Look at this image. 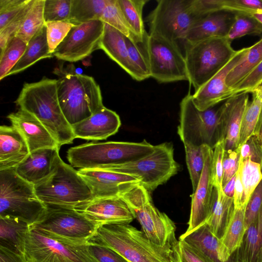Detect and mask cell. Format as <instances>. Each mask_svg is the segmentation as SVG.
<instances>
[{"instance_id":"1","label":"cell","mask_w":262,"mask_h":262,"mask_svg":"<svg viewBox=\"0 0 262 262\" xmlns=\"http://www.w3.org/2000/svg\"><path fill=\"white\" fill-rule=\"evenodd\" d=\"M15 103L37 118L60 147L73 143L75 138L59 103L57 79L43 77L24 83Z\"/></svg>"},{"instance_id":"2","label":"cell","mask_w":262,"mask_h":262,"mask_svg":"<svg viewBox=\"0 0 262 262\" xmlns=\"http://www.w3.org/2000/svg\"><path fill=\"white\" fill-rule=\"evenodd\" d=\"M89 242L114 250L128 262H169L171 252L172 246L155 244L128 223L101 225Z\"/></svg>"},{"instance_id":"3","label":"cell","mask_w":262,"mask_h":262,"mask_svg":"<svg viewBox=\"0 0 262 262\" xmlns=\"http://www.w3.org/2000/svg\"><path fill=\"white\" fill-rule=\"evenodd\" d=\"M57 94L62 113L72 125L104 106L100 88L93 77L57 69Z\"/></svg>"},{"instance_id":"4","label":"cell","mask_w":262,"mask_h":262,"mask_svg":"<svg viewBox=\"0 0 262 262\" xmlns=\"http://www.w3.org/2000/svg\"><path fill=\"white\" fill-rule=\"evenodd\" d=\"M154 148L155 145L145 140L140 142H91L70 148L67 158L73 167L103 169L138 160Z\"/></svg>"},{"instance_id":"5","label":"cell","mask_w":262,"mask_h":262,"mask_svg":"<svg viewBox=\"0 0 262 262\" xmlns=\"http://www.w3.org/2000/svg\"><path fill=\"white\" fill-rule=\"evenodd\" d=\"M34 186L36 195L46 206L74 209L94 198L78 170L60 158L53 171Z\"/></svg>"},{"instance_id":"6","label":"cell","mask_w":262,"mask_h":262,"mask_svg":"<svg viewBox=\"0 0 262 262\" xmlns=\"http://www.w3.org/2000/svg\"><path fill=\"white\" fill-rule=\"evenodd\" d=\"M47 209L36 195L34 185L19 177L14 168L0 170V217L17 219L31 227Z\"/></svg>"},{"instance_id":"7","label":"cell","mask_w":262,"mask_h":262,"mask_svg":"<svg viewBox=\"0 0 262 262\" xmlns=\"http://www.w3.org/2000/svg\"><path fill=\"white\" fill-rule=\"evenodd\" d=\"M184 54L188 81L196 91L216 74L235 54L225 37L185 44Z\"/></svg>"},{"instance_id":"8","label":"cell","mask_w":262,"mask_h":262,"mask_svg":"<svg viewBox=\"0 0 262 262\" xmlns=\"http://www.w3.org/2000/svg\"><path fill=\"white\" fill-rule=\"evenodd\" d=\"M119 196L127 204L143 232L153 243L162 246H172L177 241L174 223L155 207L149 192L142 185L137 184Z\"/></svg>"},{"instance_id":"9","label":"cell","mask_w":262,"mask_h":262,"mask_svg":"<svg viewBox=\"0 0 262 262\" xmlns=\"http://www.w3.org/2000/svg\"><path fill=\"white\" fill-rule=\"evenodd\" d=\"M173 151L171 143L164 142L155 145L151 152L138 160L102 169L130 175L148 192L152 191L178 172L179 166Z\"/></svg>"},{"instance_id":"10","label":"cell","mask_w":262,"mask_h":262,"mask_svg":"<svg viewBox=\"0 0 262 262\" xmlns=\"http://www.w3.org/2000/svg\"><path fill=\"white\" fill-rule=\"evenodd\" d=\"M157 2L147 16L149 34L169 40L184 41L191 26L203 16L198 10L195 0H159Z\"/></svg>"},{"instance_id":"11","label":"cell","mask_w":262,"mask_h":262,"mask_svg":"<svg viewBox=\"0 0 262 262\" xmlns=\"http://www.w3.org/2000/svg\"><path fill=\"white\" fill-rule=\"evenodd\" d=\"M86 243H72L49 235L30 227L25 255L28 262H97Z\"/></svg>"},{"instance_id":"12","label":"cell","mask_w":262,"mask_h":262,"mask_svg":"<svg viewBox=\"0 0 262 262\" xmlns=\"http://www.w3.org/2000/svg\"><path fill=\"white\" fill-rule=\"evenodd\" d=\"M142 44L150 77L161 83L188 81L185 56L177 42L147 33Z\"/></svg>"},{"instance_id":"13","label":"cell","mask_w":262,"mask_h":262,"mask_svg":"<svg viewBox=\"0 0 262 262\" xmlns=\"http://www.w3.org/2000/svg\"><path fill=\"white\" fill-rule=\"evenodd\" d=\"M180 106L178 134L183 144L206 145L213 149L217 142L219 107L201 111L195 105L189 93L182 100Z\"/></svg>"},{"instance_id":"14","label":"cell","mask_w":262,"mask_h":262,"mask_svg":"<svg viewBox=\"0 0 262 262\" xmlns=\"http://www.w3.org/2000/svg\"><path fill=\"white\" fill-rule=\"evenodd\" d=\"M47 207L43 216L31 227L54 237L72 243H86L99 227L73 208Z\"/></svg>"},{"instance_id":"15","label":"cell","mask_w":262,"mask_h":262,"mask_svg":"<svg viewBox=\"0 0 262 262\" xmlns=\"http://www.w3.org/2000/svg\"><path fill=\"white\" fill-rule=\"evenodd\" d=\"M104 23L100 20L74 25L53 52L57 59L71 62L82 60L99 49Z\"/></svg>"},{"instance_id":"16","label":"cell","mask_w":262,"mask_h":262,"mask_svg":"<svg viewBox=\"0 0 262 262\" xmlns=\"http://www.w3.org/2000/svg\"><path fill=\"white\" fill-rule=\"evenodd\" d=\"M248 48L237 50L235 54L216 74L192 95L196 107L204 111L233 96L232 90L226 84L229 73L243 60Z\"/></svg>"},{"instance_id":"17","label":"cell","mask_w":262,"mask_h":262,"mask_svg":"<svg viewBox=\"0 0 262 262\" xmlns=\"http://www.w3.org/2000/svg\"><path fill=\"white\" fill-rule=\"evenodd\" d=\"M212 155L213 149L209 147L200 180L191 196L188 227L183 234H188L205 224L211 214L214 202V186L211 172Z\"/></svg>"},{"instance_id":"18","label":"cell","mask_w":262,"mask_h":262,"mask_svg":"<svg viewBox=\"0 0 262 262\" xmlns=\"http://www.w3.org/2000/svg\"><path fill=\"white\" fill-rule=\"evenodd\" d=\"M74 209L99 226L111 223L129 224L135 219L120 196L93 198L75 206Z\"/></svg>"},{"instance_id":"19","label":"cell","mask_w":262,"mask_h":262,"mask_svg":"<svg viewBox=\"0 0 262 262\" xmlns=\"http://www.w3.org/2000/svg\"><path fill=\"white\" fill-rule=\"evenodd\" d=\"M248 103L249 95L243 93L228 99L219 107L217 142H224L225 150H233L238 147L242 119Z\"/></svg>"},{"instance_id":"20","label":"cell","mask_w":262,"mask_h":262,"mask_svg":"<svg viewBox=\"0 0 262 262\" xmlns=\"http://www.w3.org/2000/svg\"><path fill=\"white\" fill-rule=\"evenodd\" d=\"M78 172L89 186L94 198L119 196L140 184L130 175L102 169H79Z\"/></svg>"},{"instance_id":"21","label":"cell","mask_w":262,"mask_h":262,"mask_svg":"<svg viewBox=\"0 0 262 262\" xmlns=\"http://www.w3.org/2000/svg\"><path fill=\"white\" fill-rule=\"evenodd\" d=\"M121 125L119 115L104 106L90 117L72 126L75 138L97 141L116 134Z\"/></svg>"},{"instance_id":"22","label":"cell","mask_w":262,"mask_h":262,"mask_svg":"<svg viewBox=\"0 0 262 262\" xmlns=\"http://www.w3.org/2000/svg\"><path fill=\"white\" fill-rule=\"evenodd\" d=\"M7 117L25 138L30 152L42 148L60 147L43 124L31 113L19 108Z\"/></svg>"},{"instance_id":"23","label":"cell","mask_w":262,"mask_h":262,"mask_svg":"<svg viewBox=\"0 0 262 262\" xmlns=\"http://www.w3.org/2000/svg\"><path fill=\"white\" fill-rule=\"evenodd\" d=\"M235 13L221 10L206 14L198 19L188 31L184 41L192 44L214 37H226L235 19Z\"/></svg>"},{"instance_id":"24","label":"cell","mask_w":262,"mask_h":262,"mask_svg":"<svg viewBox=\"0 0 262 262\" xmlns=\"http://www.w3.org/2000/svg\"><path fill=\"white\" fill-rule=\"evenodd\" d=\"M60 148H46L30 152L15 168L17 174L26 181L35 185L54 170L58 160Z\"/></svg>"},{"instance_id":"25","label":"cell","mask_w":262,"mask_h":262,"mask_svg":"<svg viewBox=\"0 0 262 262\" xmlns=\"http://www.w3.org/2000/svg\"><path fill=\"white\" fill-rule=\"evenodd\" d=\"M25 138L13 125L0 126V170L15 168L30 154Z\"/></svg>"},{"instance_id":"26","label":"cell","mask_w":262,"mask_h":262,"mask_svg":"<svg viewBox=\"0 0 262 262\" xmlns=\"http://www.w3.org/2000/svg\"><path fill=\"white\" fill-rule=\"evenodd\" d=\"M99 49L103 51L134 79L139 81L138 75L130 62L125 36L123 34L104 23Z\"/></svg>"},{"instance_id":"27","label":"cell","mask_w":262,"mask_h":262,"mask_svg":"<svg viewBox=\"0 0 262 262\" xmlns=\"http://www.w3.org/2000/svg\"><path fill=\"white\" fill-rule=\"evenodd\" d=\"M245 209H235L225 231L220 239L219 259L221 262H232L230 258L240 247L247 228Z\"/></svg>"},{"instance_id":"28","label":"cell","mask_w":262,"mask_h":262,"mask_svg":"<svg viewBox=\"0 0 262 262\" xmlns=\"http://www.w3.org/2000/svg\"><path fill=\"white\" fill-rule=\"evenodd\" d=\"M214 202L211 214L206 223L219 240L223 236L234 211L233 198L227 196L223 190L214 187Z\"/></svg>"},{"instance_id":"29","label":"cell","mask_w":262,"mask_h":262,"mask_svg":"<svg viewBox=\"0 0 262 262\" xmlns=\"http://www.w3.org/2000/svg\"><path fill=\"white\" fill-rule=\"evenodd\" d=\"M30 226L17 219L0 217V246L25 254Z\"/></svg>"},{"instance_id":"30","label":"cell","mask_w":262,"mask_h":262,"mask_svg":"<svg viewBox=\"0 0 262 262\" xmlns=\"http://www.w3.org/2000/svg\"><path fill=\"white\" fill-rule=\"evenodd\" d=\"M53 54L49 49L46 27H43L28 42L23 56L7 76L21 72L38 61L52 57Z\"/></svg>"},{"instance_id":"31","label":"cell","mask_w":262,"mask_h":262,"mask_svg":"<svg viewBox=\"0 0 262 262\" xmlns=\"http://www.w3.org/2000/svg\"><path fill=\"white\" fill-rule=\"evenodd\" d=\"M261 245V230L257 217L247 228L240 247L231 257L232 262H258Z\"/></svg>"},{"instance_id":"32","label":"cell","mask_w":262,"mask_h":262,"mask_svg":"<svg viewBox=\"0 0 262 262\" xmlns=\"http://www.w3.org/2000/svg\"><path fill=\"white\" fill-rule=\"evenodd\" d=\"M262 62V38L250 47L242 61L229 73L226 84L232 90Z\"/></svg>"},{"instance_id":"33","label":"cell","mask_w":262,"mask_h":262,"mask_svg":"<svg viewBox=\"0 0 262 262\" xmlns=\"http://www.w3.org/2000/svg\"><path fill=\"white\" fill-rule=\"evenodd\" d=\"M108 0H72L67 21L74 25L100 20Z\"/></svg>"},{"instance_id":"34","label":"cell","mask_w":262,"mask_h":262,"mask_svg":"<svg viewBox=\"0 0 262 262\" xmlns=\"http://www.w3.org/2000/svg\"><path fill=\"white\" fill-rule=\"evenodd\" d=\"M179 239L184 241L217 262H221L218 256L220 240L213 235L206 223L188 234H181Z\"/></svg>"},{"instance_id":"35","label":"cell","mask_w":262,"mask_h":262,"mask_svg":"<svg viewBox=\"0 0 262 262\" xmlns=\"http://www.w3.org/2000/svg\"><path fill=\"white\" fill-rule=\"evenodd\" d=\"M121 9L139 43H142L147 34L142 17L143 9L147 0H118Z\"/></svg>"},{"instance_id":"36","label":"cell","mask_w":262,"mask_h":262,"mask_svg":"<svg viewBox=\"0 0 262 262\" xmlns=\"http://www.w3.org/2000/svg\"><path fill=\"white\" fill-rule=\"evenodd\" d=\"M45 1H33L21 28L16 35L27 43L45 26L43 14Z\"/></svg>"},{"instance_id":"37","label":"cell","mask_w":262,"mask_h":262,"mask_svg":"<svg viewBox=\"0 0 262 262\" xmlns=\"http://www.w3.org/2000/svg\"><path fill=\"white\" fill-rule=\"evenodd\" d=\"M241 177L243 187V206H246L255 189L262 180L260 164L250 159H240Z\"/></svg>"},{"instance_id":"38","label":"cell","mask_w":262,"mask_h":262,"mask_svg":"<svg viewBox=\"0 0 262 262\" xmlns=\"http://www.w3.org/2000/svg\"><path fill=\"white\" fill-rule=\"evenodd\" d=\"M186 162L191 181L193 192L199 184L204 167L206 155L209 146L206 145L195 146L184 144Z\"/></svg>"},{"instance_id":"39","label":"cell","mask_w":262,"mask_h":262,"mask_svg":"<svg viewBox=\"0 0 262 262\" xmlns=\"http://www.w3.org/2000/svg\"><path fill=\"white\" fill-rule=\"evenodd\" d=\"M100 20L110 25L125 36L139 43L137 37L121 9L118 0H108Z\"/></svg>"},{"instance_id":"40","label":"cell","mask_w":262,"mask_h":262,"mask_svg":"<svg viewBox=\"0 0 262 262\" xmlns=\"http://www.w3.org/2000/svg\"><path fill=\"white\" fill-rule=\"evenodd\" d=\"M27 43L17 36H14L7 43L0 56V80L7 77L23 56Z\"/></svg>"},{"instance_id":"41","label":"cell","mask_w":262,"mask_h":262,"mask_svg":"<svg viewBox=\"0 0 262 262\" xmlns=\"http://www.w3.org/2000/svg\"><path fill=\"white\" fill-rule=\"evenodd\" d=\"M210 12L225 10L250 14L262 12V0H208Z\"/></svg>"},{"instance_id":"42","label":"cell","mask_w":262,"mask_h":262,"mask_svg":"<svg viewBox=\"0 0 262 262\" xmlns=\"http://www.w3.org/2000/svg\"><path fill=\"white\" fill-rule=\"evenodd\" d=\"M169 262H217L200 249L183 240H177L172 245Z\"/></svg>"},{"instance_id":"43","label":"cell","mask_w":262,"mask_h":262,"mask_svg":"<svg viewBox=\"0 0 262 262\" xmlns=\"http://www.w3.org/2000/svg\"><path fill=\"white\" fill-rule=\"evenodd\" d=\"M261 34L262 25L252 16L245 13H236L234 21L225 38L231 42L245 35Z\"/></svg>"},{"instance_id":"44","label":"cell","mask_w":262,"mask_h":262,"mask_svg":"<svg viewBox=\"0 0 262 262\" xmlns=\"http://www.w3.org/2000/svg\"><path fill=\"white\" fill-rule=\"evenodd\" d=\"M261 107L262 101L254 97L247 104L242 119L238 147L254 134Z\"/></svg>"},{"instance_id":"45","label":"cell","mask_w":262,"mask_h":262,"mask_svg":"<svg viewBox=\"0 0 262 262\" xmlns=\"http://www.w3.org/2000/svg\"><path fill=\"white\" fill-rule=\"evenodd\" d=\"M130 62L137 73L139 81L150 77L148 62L144 51L139 44L125 36Z\"/></svg>"},{"instance_id":"46","label":"cell","mask_w":262,"mask_h":262,"mask_svg":"<svg viewBox=\"0 0 262 262\" xmlns=\"http://www.w3.org/2000/svg\"><path fill=\"white\" fill-rule=\"evenodd\" d=\"M72 0H45L44 19L45 23L67 21L70 14Z\"/></svg>"},{"instance_id":"47","label":"cell","mask_w":262,"mask_h":262,"mask_svg":"<svg viewBox=\"0 0 262 262\" xmlns=\"http://www.w3.org/2000/svg\"><path fill=\"white\" fill-rule=\"evenodd\" d=\"M45 26L49 51L53 54L74 25L68 21H58L46 23Z\"/></svg>"},{"instance_id":"48","label":"cell","mask_w":262,"mask_h":262,"mask_svg":"<svg viewBox=\"0 0 262 262\" xmlns=\"http://www.w3.org/2000/svg\"><path fill=\"white\" fill-rule=\"evenodd\" d=\"M34 0H30L20 13L5 28L0 30V48L2 52L8 42L13 37L21 28Z\"/></svg>"},{"instance_id":"49","label":"cell","mask_w":262,"mask_h":262,"mask_svg":"<svg viewBox=\"0 0 262 262\" xmlns=\"http://www.w3.org/2000/svg\"><path fill=\"white\" fill-rule=\"evenodd\" d=\"M30 0H0V30L13 20Z\"/></svg>"},{"instance_id":"50","label":"cell","mask_w":262,"mask_h":262,"mask_svg":"<svg viewBox=\"0 0 262 262\" xmlns=\"http://www.w3.org/2000/svg\"><path fill=\"white\" fill-rule=\"evenodd\" d=\"M225 145L223 141H219L213 148L211 172L213 185L217 191L223 190V160Z\"/></svg>"},{"instance_id":"51","label":"cell","mask_w":262,"mask_h":262,"mask_svg":"<svg viewBox=\"0 0 262 262\" xmlns=\"http://www.w3.org/2000/svg\"><path fill=\"white\" fill-rule=\"evenodd\" d=\"M240 148L225 150L223 160V187L236 174L240 161Z\"/></svg>"},{"instance_id":"52","label":"cell","mask_w":262,"mask_h":262,"mask_svg":"<svg viewBox=\"0 0 262 262\" xmlns=\"http://www.w3.org/2000/svg\"><path fill=\"white\" fill-rule=\"evenodd\" d=\"M88 250L97 262H128L114 250L95 243L89 242Z\"/></svg>"},{"instance_id":"53","label":"cell","mask_w":262,"mask_h":262,"mask_svg":"<svg viewBox=\"0 0 262 262\" xmlns=\"http://www.w3.org/2000/svg\"><path fill=\"white\" fill-rule=\"evenodd\" d=\"M262 205V180L252 194L245 210L246 228L257 217Z\"/></svg>"},{"instance_id":"54","label":"cell","mask_w":262,"mask_h":262,"mask_svg":"<svg viewBox=\"0 0 262 262\" xmlns=\"http://www.w3.org/2000/svg\"><path fill=\"white\" fill-rule=\"evenodd\" d=\"M240 148V159L242 160L250 159L253 162L261 164L262 162V148L253 134L242 145Z\"/></svg>"},{"instance_id":"55","label":"cell","mask_w":262,"mask_h":262,"mask_svg":"<svg viewBox=\"0 0 262 262\" xmlns=\"http://www.w3.org/2000/svg\"><path fill=\"white\" fill-rule=\"evenodd\" d=\"M261 83H262V62L233 89V95L234 96L243 93H251Z\"/></svg>"},{"instance_id":"56","label":"cell","mask_w":262,"mask_h":262,"mask_svg":"<svg viewBox=\"0 0 262 262\" xmlns=\"http://www.w3.org/2000/svg\"><path fill=\"white\" fill-rule=\"evenodd\" d=\"M243 195V187L241 177V168L239 165L236 173L233 202L235 209H245L243 206L242 199Z\"/></svg>"},{"instance_id":"57","label":"cell","mask_w":262,"mask_h":262,"mask_svg":"<svg viewBox=\"0 0 262 262\" xmlns=\"http://www.w3.org/2000/svg\"><path fill=\"white\" fill-rule=\"evenodd\" d=\"M0 262H28L25 254L0 246Z\"/></svg>"},{"instance_id":"58","label":"cell","mask_w":262,"mask_h":262,"mask_svg":"<svg viewBox=\"0 0 262 262\" xmlns=\"http://www.w3.org/2000/svg\"><path fill=\"white\" fill-rule=\"evenodd\" d=\"M236 180V174L223 187L224 193L228 196L233 198Z\"/></svg>"},{"instance_id":"59","label":"cell","mask_w":262,"mask_h":262,"mask_svg":"<svg viewBox=\"0 0 262 262\" xmlns=\"http://www.w3.org/2000/svg\"><path fill=\"white\" fill-rule=\"evenodd\" d=\"M262 148V107L260 111L258 120L254 132Z\"/></svg>"},{"instance_id":"60","label":"cell","mask_w":262,"mask_h":262,"mask_svg":"<svg viewBox=\"0 0 262 262\" xmlns=\"http://www.w3.org/2000/svg\"><path fill=\"white\" fill-rule=\"evenodd\" d=\"M253 97L262 101V83L255 88L251 92Z\"/></svg>"},{"instance_id":"61","label":"cell","mask_w":262,"mask_h":262,"mask_svg":"<svg viewBox=\"0 0 262 262\" xmlns=\"http://www.w3.org/2000/svg\"><path fill=\"white\" fill-rule=\"evenodd\" d=\"M257 218H258V222H259V226L260 227L261 234V249H260V254H259V256L258 262H262V205H261L260 210L259 211Z\"/></svg>"},{"instance_id":"62","label":"cell","mask_w":262,"mask_h":262,"mask_svg":"<svg viewBox=\"0 0 262 262\" xmlns=\"http://www.w3.org/2000/svg\"><path fill=\"white\" fill-rule=\"evenodd\" d=\"M249 15L262 25V12H256Z\"/></svg>"},{"instance_id":"63","label":"cell","mask_w":262,"mask_h":262,"mask_svg":"<svg viewBox=\"0 0 262 262\" xmlns=\"http://www.w3.org/2000/svg\"><path fill=\"white\" fill-rule=\"evenodd\" d=\"M260 169H261V173H262V162L260 164Z\"/></svg>"}]
</instances>
